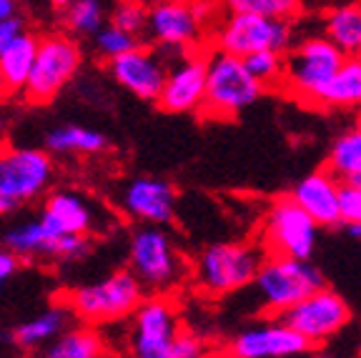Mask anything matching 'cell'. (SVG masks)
Returning <instances> with one entry per match:
<instances>
[{
	"mask_svg": "<svg viewBox=\"0 0 361 358\" xmlns=\"http://www.w3.org/2000/svg\"><path fill=\"white\" fill-rule=\"evenodd\" d=\"M146 301V285L130 268H118L96 283L75 285L66 293V306L83 323H116L130 319Z\"/></svg>",
	"mask_w": 361,
	"mask_h": 358,
	"instance_id": "6da1fadb",
	"label": "cell"
},
{
	"mask_svg": "<svg viewBox=\"0 0 361 358\" xmlns=\"http://www.w3.org/2000/svg\"><path fill=\"white\" fill-rule=\"evenodd\" d=\"M269 253L264 246L243 241L211 243L196 256L193 280L206 296H228L254 283L261 264Z\"/></svg>",
	"mask_w": 361,
	"mask_h": 358,
	"instance_id": "7a4b0ae2",
	"label": "cell"
},
{
	"mask_svg": "<svg viewBox=\"0 0 361 358\" xmlns=\"http://www.w3.org/2000/svg\"><path fill=\"white\" fill-rule=\"evenodd\" d=\"M346 56L326 35H311L301 43L291 45L283 56V83L286 90L296 101L319 106L326 85L344 66Z\"/></svg>",
	"mask_w": 361,
	"mask_h": 358,
	"instance_id": "3957f363",
	"label": "cell"
},
{
	"mask_svg": "<svg viewBox=\"0 0 361 358\" xmlns=\"http://www.w3.org/2000/svg\"><path fill=\"white\" fill-rule=\"evenodd\" d=\"M128 268L151 293H169L186 278L188 266L166 226L135 228L128 241Z\"/></svg>",
	"mask_w": 361,
	"mask_h": 358,
	"instance_id": "277c9868",
	"label": "cell"
},
{
	"mask_svg": "<svg viewBox=\"0 0 361 358\" xmlns=\"http://www.w3.org/2000/svg\"><path fill=\"white\" fill-rule=\"evenodd\" d=\"M264 90L243 58L214 48L209 53V85L201 113L214 121H233L254 106Z\"/></svg>",
	"mask_w": 361,
	"mask_h": 358,
	"instance_id": "5b68a950",
	"label": "cell"
},
{
	"mask_svg": "<svg viewBox=\"0 0 361 358\" xmlns=\"http://www.w3.org/2000/svg\"><path fill=\"white\" fill-rule=\"evenodd\" d=\"M251 285L266 314L283 316L288 308L324 288V276L314 264L301 258L266 256Z\"/></svg>",
	"mask_w": 361,
	"mask_h": 358,
	"instance_id": "8992f818",
	"label": "cell"
},
{
	"mask_svg": "<svg viewBox=\"0 0 361 358\" xmlns=\"http://www.w3.org/2000/svg\"><path fill=\"white\" fill-rule=\"evenodd\" d=\"M80 63H83V51L71 33L40 35L33 73H30L28 85L23 90L25 101L33 106L53 103L78 75Z\"/></svg>",
	"mask_w": 361,
	"mask_h": 358,
	"instance_id": "52a82bcc",
	"label": "cell"
},
{
	"mask_svg": "<svg viewBox=\"0 0 361 358\" xmlns=\"http://www.w3.org/2000/svg\"><path fill=\"white\" fill-rule=\"evenodd\" d=\"M211 18V6L203 0H158L148 8L146 35L166 53L180 56L196 51L203 25Z\"/></svg>",
	"mask_w": 361,
	"mask_h": 358,
	"instance_id": "ba28073f",
	"label": "cell"
},
{
	"mask_svg": "<svg viewBox=\"0 0 361 358\" xmlns=\"http://www.w3.org/2000/svg\"><path fill=\"white\" fill-rule=\"evenodd\" d=\"M56 178V163L48 148L0 146V196L16 203L43 198Z\"/></svg>",
	"mask_w": 361,
	"mask_h": 358,
	"instance_id": "9c48e42d",
	"label": "cell"
},
{
	"mask_svg": "<svg viewBox=\"0 0 361 358\" xmlns=\"http://www.w3.org/2000/svg\"><path fill=\"white\" fill-rule=\"evenodd\" d=\"M322 226L293 201L291 196L281 198L269 208L261 226V246L269 256H286L309 261L319 243Z\"/></svg>",
	"mask_w": 361,
	"mask_h": 358,
	"instance_id": "30bf717a",
	"label": "cell"
},
{
	"mask_svg": "<svg viewBox=\"0 0 361 358\" xmlns=\"http://www.w3.org/2000/svg\"><path fill=\"white\" fill-rule=\"evenodd\" d=\"M214 43L219 51L238 58L259 51L286 53L293 43V28L291 20H276L254 13H228V18L216 28Z\"/></svg>",
	"mask_w": 361,
	"mask_h": 358,
	"instance_id": "8fae6325",
	"label": "cell"
},
{
	"mask_svg": "<svg viewBox=\"0 0 361 358\" xmlns=\"http://www.w3.org/2000/svg\"><path fill=\"white\" fill-rule=\"evenodd\" d=\"M180 316L166 293H153L135 308L128 326L130 358H169V351L180 333Z\"/></svg>",
	"mask_w": 361,
	"mask_h": 358,
	"instance_id": "7c38bea8",
	"label": "cell"
},
{
	"mask_svg": "<svg viewBox=\"0 0 361 358\" xmlns=\"http://www.w3.org/2000/svg\"><path fill=\"white\" fill-rule=\"evenodd\" d=\"M6 246L20 261H80L90 251L88 235L58 233L40 216L13 226L6 233Z\"/></svg>",
	"mask_w": 361,
	"mask_h": 358,
	"instance_id": "4fadbf2b",
	"label": "cell"
},
{
	"mask_svg": "<svg viewBox=\"0 0 361 358\" xmlns=\"http://www.w3.org/2000/svg\"><path fill=\"white\" fill-rule=\"evenodd\" d=\"M279 319H283L293 331H299L311 346H316V343L329 341L338 331H344L349 326L351 308L338 293L329 291V288H319L293 308H288Z\"/></svg>",
	"mask_w": 361,
	"mask_h": 358,
	"instance_id": "5bb4252c",
	"label": "cell"
},
{
	"mask_svg": "<svg viewBox=\"0 0 361 358\" xmlns=\"http://www.w3.org/2000/svg\"><path fill=\"white\" fill-rule=\"evenodd\" d=\"M209 85V53L186 51L169 66L164 90L158 95V108L166 113H201Z\"/></svg>",
	"mask_w": 361,
	"mask_h": 358,
	"instance_id": "9a60e30c",
	"label": "cell"
},
{
	"mask_svg": "<svg viewBox=\"0 0 361 358\" xmlns=\"http://www.w3.org/2000/svg\"><path fill=\"white\" fill-rule=\"evenodd\" d=\"M176 188L158 175H135L121 188L118 206L128 218L146 226H169L176 218Z\"/></svg>",
	"mask_w": 361,
	"mask_h": 358,
	"instance_id": "2e32d148",
	"label": "cell"
},
{
	"mask_svg": "<svg viewBox=\"0 0 361 358\" xmlns=\"http://www.w3.org/2000/svg\"><path fill=\"white\" fill-rule=\"evenodd\" d=\"M108 73L123 90L141 101H158L169 75V58L164 53L138 45L133 51L108 61Z\"/></svg>",
	"mask_w": 361,
	"mask_h": 358,
	"instance_id": "e0dca14e",
	"label": "cell"
},
{
	"mask_svg": "<svg viewBox=\"0 0 361 358\" xmlns=\"http://www.w3.org/2000/svg\"><path fill=\"white\" fill-rule=\"evenodd\" d=\"M311 348V343L283 319L261 326H248L228 341L231 358H293Z\"/></svg>",
	"mask_w": 361,
	"mask_h": 358,
	"instance_id": "ac0fdd59",
	"label": "cell"
},
{
	"mask_svg": "<svg viewBox=\"0 0 361 358\" xmlns=\"http://www.w3.org/2000/svg\"><path fill=\"white\" fill-rule=\"evenodd\" d=\"M40 218L66 235H90L101 228L96 203L78 190H53L48 193Z\"/></svg>",
	"mask_w": 361,
	"mask_h": 358,
	"instance_id": "d6986e66",
	"label": "cell"
},
{
	"mask_svg": "<svg viewBox=\"0 0 361 358\" xmlns=\"http://www.w3.org/2000/svg\"><path fill=\"white\" fill-rule=\"evenodd\" d=\"M341 185H344V180L334 175L329 168L314 171L293 185L291 198L309 213L316 223L331 228V226L341 223V208H338Z\"/></svg>",
	"mask_w": 361,
	"mask_h": 358,
	"instance_id": "ffe728a7",
	"label": "cell"
},
{
	"mask_svg": "<svg viewBox=\"0 0 361 358\" xmlns=\"http://www.w3.org/2000/svg\"><path fill=\"white\" fill-rule=\"evenodd\" d=\"M73 311L66 306V303H58V306H51L40 311V314L30 316L28 321L18 323L16 328L11 331V343L23 351H38V348H45L53 338H58L66 328H71V321H73Z\"/></svg>",
	"mask_w": 361,
	"mask_h": 358,
	"instance_id": "44dd1931",
	"label": "cell"
},
{
	"mask_svg": "<svg viewBox=\"0 0 361 358\" xmlns=\"http://www.w3.org/2000/svg\"><path fill=\"white\" fill-rule=\"evenodd\" d=\"M38 45H40V35L25 28L11 45H8L6 51L0 53V70L6 75L8 88H11L13 95L23 93L25 85H28L35 58H38Z\"/></svg>",
	"mask_w": 361,
	"mask_h": 358,
	"instance_id": "7402d4cb",
	"label": "cell"
},
{
	"mask_svg": "<svg viewBox=\"0 0 361 358\" xmlns=\"http://www.w3.org/2000/svg\"><path fill=\"white\" fill-rule=\"evenodd\" d=\"M324 35L346 58H361V0L331 8L324 16Z\"/></svg>",
	"mask_w": 361,
	"mask_h": 358,
	"instance_id": "603a6c76",
	"label": "cell"
},
{
	"mask_svg": "<svg viewBox=\"0 0 361 358\" xmlns=\"http://www.w3.org/2000/svg\"><path fill=\"white\" fill-rule=\"evenodd\" d=\"M45 148L53 156H98L108 148V138L101 130L78 123L56 125L45 135Z\"/></svg>",
	"mask_w": 361,
	"mask_h": 358,
	"instance_id": "cb8c5ba5",
	"label": "cell"
},
{
	"mask_svg": "<svg viewBox=\"0 0 361 358\" xmlns=\"http://www.w3.org/2000/svg\"><path fill=\"white\" fill-rule=\"evenodd\" d=\"M106 341L93 326H71L40 351V358H103Z\"/></svg>",
	"mask_w": 361,
	"mask_h": 358,
	"instance_id": "d4e9b609",
	"label": "cell"
},
{
	"mask_svg": "<svg viewBox=\"0 0 361 358\" xmlns=\"http://www.w3.org/2000/svg\"><path fill=\"white\" fill-rule=\"evenodd\" d=\"M319 106L361 108V58H346L334 80L326 85Z\"/></svg>",
	"mask_w": 361,
	"mask_h": 358,
	"instance_id": "484cf974",
	"label": "cell"
},
{
	"mask_svg": "<svg viewBox=\"0 0 361 358\" xmlns=\"http://www.w3.org/2000/svg\"><path fill=\"white\" fill-rule=\"evenodd\" d=\"M329 171L344 183L361 171V123L334 140L331 151H329Z\"/></svg>",
	"mask_w": 361,
	"mask_h": 358,
	"instance_id": "4316f807",
	"label": "cell"
},
{
	"mask_svg": "<svg viewBox=\"0 0 361 358\" xmlns=\"http://www.w3.org/2000/svg\"><path fill=\"white\" fill-rule=\"evenodd\" d=\"M66 30L73 38H88L96 35L106 23V11H103L101 0H75L73 6L66 8Z\"/></svg>",
	"mask_w": 361,
	"mask_h": 358,
	"instance_id": "83f0119b",
	"label": "cell"
},
{
	"mask_svg": "<svg viewBox=\"0 0 361 358\" xmlns=\"http://www.w3.org/2000/svg\"><path fill=\"white\" fill-rule=\"evenodd\" d=\"M228 13H254V16L291 20L301 13V0H224Z\"/></svg>",
	"mask_w": 361,
	"mask_h": 358,
	"instance_id": "f1b7e54d",
	"label": "cell"
},
{
	"mask_svg": "<svg viewBox=\"0 0 361 358\" xmlns=\"http://www.w3.org/2000/svg\"><path fill=\"white\" fill-rule=\"evenodd\" d=\"M138 35L128 33V30L118 28V25H103L101 30H98L96 35H93V48H96V53L103 58V61H113V58L123 56V53L133 51V48H138Z\"/></svg>",
	"mask_w": 361,
	"mask_h": 358,
	"instance_id": "f546056e",
	"label": "cell"
},
{
	"mask_svg": "<svg viewBox=\"0 0 361 358\" xmlns=\"http://www.w3.org/2000/svg\"><path fill=\"white\" fill-rule=\"evenodd\" d=\"M246 68L264 88L283 83V53L279 51H259L243 58Z\"/></svg>",
	"mask_w": 361,
	"mask_h": 358,
	"instance_id": "4dcf8cb0",
	"label": "cell"
},
{
	"mask_svg": "<svg viewBox=\"0 0 361 358\" xmlns=\"http://www.w3.org/2000/svg\"><path fill=\"white\" fill-rule=\"evenodd\" d=\"M111 23L141 38L148 28V8L141 6V0H121L113 11Z\"/></svg>",
	"mask_w": 361,
	"mask_h": 358,
	"instance_id": "1f68e13d",
	"label": "cell"
},
{
	"mask_svg": "<svg viewBox=\"0 0 361 358\" xmlns=\"http://www.w3.org/2000/svg\"><path fill=\"white\" fill-rule=\"evenodd\" d=\"M338 208H341V226H344L351 235L361 238V188L359 185H354V183L341 185Z\"/></svg>",
	"mask_w": 361,
	"mask_h": 358,
	"instance_id": "d6a6232c",
	"label": "cell"
},
{
	"mask_svg": "<svg viewBox=\"0 0 361 358\" xmlns=\"http://www.w3.org/2000/svg\"><path fill=\"white\" fill-rule=\"evenodd\" d=\"M169 358H206V341L193 331H180L171 346Z\"/></svg>",
	"mask_w": 361,
	"mask_h": 358,
	"instance_id": "836d02e7",
	"label": "cell"
},
{
	"mask_svg": "<svg viewBox=\"0 0 361 358\" xmlns=\"http://www.w3.org/2000/svg\"><path fill=\"white\" fill-rule=\"evenodd\" d=\"M18 268H20V256H16L8 246H0V293L8 285V280L18 273Z\"/></svg>",
	"mask_w": 361,
	"mask_h": 358,
	"instance_id": "e575fe53",
	"label": "cell"
},
{
	"mask_svg": "<svg viewBox=\"0 0 361 358\" xmlns=\"http://www.w3.org/2000/svg\"><path fill=\"white\" fill-rule=\"evenodd\" d=\"M25 30V20L20 16H13L8 20H0V53L6 51L8 45Z\"/></svg>",
	"mask_w": 361,
	"mask_h": 358,
	"instance_id": "d590c367",
	"label": "cell"
},
{
	"mask_svg": "<svg viewBox=\"0 0 361 358\" xmlns=\"http://www.w3.org/2000/svg\"><path fill=\"white\" fill-rule=\"evenodd\" d=\"M18 16V0H0V20Z\"/></svg>",
	"mask_w": 361,
	"mask_h": 358,
	"instance_id": "8d00e7d4",
	"label": "cell"
},
{
	"mask_svg": "<svg viewBox=\"0 0 361 358\" xmlns=\"http://www.w3.org/2000/svg\"><path fill=\"white\" fill-rule=\"evenodd\" d=\"M8 116H6V111H3V108H0V146H3V143H6V135H8Z\"/></svg>",
	"mask_w": 361,
	"mask_h": 358,
	"instance_id": "74e56055",
	"label": "cell"
},
{
	"mask_svg": "<svg viewBox=\"0 0 361 358\" xmlns=\"http://www.w3.org/2000/svg\"><path fill=\"white\" fill-rule=\"evenodd\" d=\"M13 211H18L16 203H11L8 198L0 196V216H8V213H13Z\"/></svg>",
	"mask_w": 361,
	"mask_h": 358,
	"instance_id": "f35d334b",
	"label": "cell"
},
{
	"mask_svg": "<svg viewBox=\"0 0 361 358\" xmlns=\"http://www.w3.org/2000/svg\"><path fill=\"white\" fill-rule=\"evenodd\" d=\"M8 95H13V93H11V88H8V80H6V75H3V70H0V103L6 101Z\"/></svg>",
	"mask_w": 361,
	"mask_h": 358,
	"instance_id": "ab89813d",
	"label": "cell"
},
{
	"mask_svg": "<svg viewBox=\"0 0 361 358\" xmlns=\"http://www.w3.org/2000/svg\"><path fill=\"white\" fill-rule=\"evenodd\" d=\"M48 3H51L53 8H58V11H66L68 6H73L75 0H48Z\"/></svg>",
	"mask_w": 361,
	"mask_h": 358,
	"instance_id": "60d3db41",
	"label": "cell"
},
{
	"mask_svg": "<svg viewBox=\"0 0 361 358\" xmlns=\"http://www.w3.org/2000/svg\"><path fill=\"white\" fill-rule=\"evenodd\" d=\"M346 183H354V185H359V188H361V171L354 175V178H349V180H346Z\"/></svg>",
	"mask_w": 361,
	"mask_h": 358,
	"instance_id": "b9f144b4",
	"label": "cell"
},
{
	"mask_svg": "<svg viewBox=\"0 0 361 358\" xmlns=\"http://www.w3.org/2000/svg\"><path fill=\"white\" fill-rule=\"evenodd\" d=\"M316 358H331V356H326V353H319V356H316Z\"/></svg>",
	"mask_w": 361,
	"mask_h": 358,
	"instance_id": "7bdbcfd3",
	"label": "cell"
}]
</instances>
